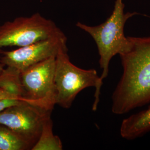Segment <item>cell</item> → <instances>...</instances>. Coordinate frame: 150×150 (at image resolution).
I'll use <instances>...</instances> for the list:
<instances>
[{
	"instance_id": "6da1fadb",
	"label": "cell",
	"mask_w": 150,
	"mask_h": 150,
	"mask_svg": "<svg viewBox=\"0 0 150 150\" xmlns=\"http://www.w3.org/2000/svg\"><path fill=\"white\" fill-rule=\"evenodd\" d=\"M129 38L131 47L120 55L123 73L112 96V111L116 115L150 102V36Z\"/></svg>"
},
{
	"instance_id": "7a4b0ae2",
	"label": "cell",
	"mask_w": 150,
	"mask_h": 150,
	"mask_svg": "<svg viewBox=\"0 0 150 150\" xmlns=\"http://www.w3.org/2000/svg\"><path fill=\"white\" fill-rule=\"evenodd\" d=\"M124 8L123 0H115L111 15L101 24L91 26L80 22L76 23V26L88 33L96 44L100 56L99 64L102 70L100 76L102 81L108 76L113 57L127 52L131 47L129 37L125 35L124 27L129 18L138 13H125Z\"/></svg>"
},
{
	"instance_id": "3957f363",
	"label": "cell",
	"mask_w": 150,
	"mask_h": 150,
	"mask_svg": "<svg viewBox=\"0 0 150 150\" xmlns=\"http://www.w3.org/2000/svg\"><path fill=\"white\" fill-rule=\"evenodd\" d=\"M103 81L95 69H81L72 64L68 54V48L61 49L56 56L54 84L57 92L56 105L68 109L76 97L87 87H95L93 111H96Z\"/></svg>"
},
{
	"instance_id": "277c9868",
	"label": "cell",
	"mask_w": 150,
	"mask_h": 150,
	"mask_svg": "<svg viewBox=\"0 0 150 150\" xmlns=\"http://www.w3.org/2000/svg\"><path fill=\"white\" fill-rule=\"evenodd\" d=\"M56 57L32 65L21 72L23 100L29 104L52 111L56 105L54 84Z\"/></svg>"
},
{
	"instance_id": "5b68a950",
	"label": "cell",
	"mask_w": 150,
	"mask_h": 150,
	"mask_svg": "<svg viewBox=\"0 0 150 150\" xmlns=\"http://www.w3.org/2000/svg\"><path fill=\"white\" fill-rule=\"evenodd\" d=\"M62 32L53 21L40 13L18 17L0 25V52L5 47H24Z\"/></svg>"
},
{
	"instance_id": "8992f818",
	"label": "cell",
	"mask_w": 150,
	"mask_h": 150,
	"mask_svg": "<svg viewBox=\"0 0 150 150\" xmlns=\"http://www.w3.org/2000/svg\"><path fill=\"white\" fill-rule=\"evenodd\" d=\"M51 113L24 102L0 112V123L21 136L32 148L40 137L45 120Z\"/></svg>"
},
{
	"instance_id": "52a82bcc",
	"label": "cell",
	"mask_w": 150,
	"mask_h": 150,
	"mask_svg": "<svg viewBox=\"0 0 150 150\" xmlns=\"http://www.w3.org/2000/svg\"><path fill=\"white\" fill-rule=\"evenodd\" d=\"M67 38L64 32L53 37L12 51L2 50L0 63L20 72L32 65L56 57L62 48H67Z\"/></svg>"
},
{
	"instance_id": "ba28073f",
	"label": "cell",
	"mask_w": 150,
	"mask_h": 150,
	"mask_svg": "<svg viewBox=\"0 0 150 150\" xmlns=\"http://www.w3.org/2000/svg\"><path fill=\"white\" fill-rule=\"evenodd\" d=\"M150 131V107L124 119L120 127V134L126 139H134Z\"/></svg>"
},
{
	"instance_id": "9c48e42d",
	"label": "cell",
	"mask_w": 150,
	"mask_h": 150,
	"mask_svg": "<svg viewBox=\"0 0 150 150\" xmlns=\"http://www.w3.org/2000/svg\"><path fill=\"white\" fill-rule=\"evenodd\" d=\"M31 150H63L61 139L58 136L54 134L51 115H49L45 120L40 137Z\"/></svg>"
},
{
	"instance_id": "30bf717a",
	"label": "cell",
	"mask_w": 150,
	"mask_h": 150,
	"mask_svg": "<svg viewBox=\"0 0 150 150\" xmlns=\"http://www.w3.org/2000/svg\"><path fill=\"white\" fill-rule=\"evenodd\" d=\"M26 140L5 125L0 123V150H31Z\"/></svg>"
},
{
	"instance_id": "8fae6325",
	"label": "cell",
	"mask_w": 150,
	"mask_h": 150,
	"mask_svg": "<svg viewBox=\"0 0 150 150\" xmlns=\"http://www.w3.org/2000/svg\"><path fill=\"white\" fill-rule=\"evenodd\" d=\"M20 74V71L7 66L0 74V89L23 99Z\"/></svg>"
},
{
	"instance_id": "7c38bea8",
	"label": "cell",
	"mask_w": 150,
	"mask_h": 150,
	"mask_svg": "<svg viewBox=\"0 0 150 150\" xmlns=\"http://www.w3.org/2000/svg\"><path fill=\"white\" fill-rule=\"evenodd\" d=\"M25 102L21 98H5L0 100V112L14 105Z\"/></svg>"
},
{
	"instance_id": "4fadbf2b",
	"label": "cell",
	"mask_w": 150,
	"mask_h": 150,
	"mask_svg": "<svg viewBox=\"0 0 150 150\" xmlns=\"http://www.w3.org/2000/svg\"><path fill=\"white\" fill-rule=\"evenodd\" d=\"M5 98H21L13 96L8 92L0 89V100L5 99Z\"/></svg>"
},
{
	"instance_id": "5bb4252c",
	"label": "cell",
	"mask_w": 150,
	"mask_h": 150,
	"mask_svg": "<svg viewBox=\"0 0 150 150\" xmlns=\"http://www.w3.org/2000/svg\"><path fill=\"white\" fill-rule=\"evenodd\" d=\"M4 67H5V66L4 64L0 63V74H1V72L3 71V70L4 69Z\"/></svg>"
}]
</instances>
